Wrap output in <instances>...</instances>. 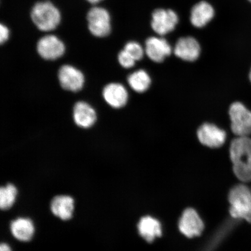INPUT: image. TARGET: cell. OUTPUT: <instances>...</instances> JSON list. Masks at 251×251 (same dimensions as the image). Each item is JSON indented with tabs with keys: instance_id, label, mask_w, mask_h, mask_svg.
<instances>
[{
	"instance_id": "ba28073f",
	"label": "cell",
	"mask_w": 251,
	"mask_h": 251,
	"mask_svg": "<svg viewBox=\"0 0 251 251\" xmlns=\"http://www.w3.org/2000/svg\"><path fill=\"white\" fill-rule=\"evenodd\" d=\"M37 50L43 58L47 60H55L64 54L65 47L57 37L50 34L42 37L39 40Z\"/></svg>"
},
{
	"instance_id": "9a60e30c",
	"label": "cell",
	"mask_w": 251,
	"mask_h": 251,
	"mask_svg": "<svg viewBox=\"0 0 251 251\" xmlns=\"http://www.w3.org/2000/svg\"><path fill=\"white\" fill-rule=\"evenodd\" d=\"M74 118L78 126L89 128L95 123L97 115L94 109L84 102H78L74 109Z\"/></svg>"
},
{
	"instance_id": "8fae6325",
	"label": "cell",
	"mask_w": 251,
	"mask_h": 251,
	"mask_svg": "<svg viewBox=\"0 0 251 251\" xmlns=\"http://www.w3.org/2000/svg\"><path fill=\"white\" fill-rule=\"evenodd\" d=\"M174 51L175 55L182 60L194 62L199 58L201 47L193 37H181L176 44Z\"/></svg>"
},
{
	"instance_id": "ffe728a7",
	"label": "cell",
	"mask_w": 251,
	"mask_h": 251,
	"mask_svg": "<svg viewBox=\"0 0 251 251\" xmlns=\"http://www.w3.org/2000/svg\"><path fill=\"white\" fill-rule=\"evenodd\" d=\"M18 191L14 185L8 184L0 189V207L6 210L14 205L17 197Z\"/></svg>"
},
{
	"instance_id": "7a4b0ae2",
	"label": "cell",
	"mask_w": 251,
	"mask_h": 251,
	"mask_svg": "<svg viewBox=\"0 0 251 251\" xmlns=\"http://www.w3.org/2000/svg\"><path fill=\"white\" fill-rule=\"evenodd\" d=\"M30 17L35 26L43 31L55 29L61 20L60 11L49 1L38 2L34 4L31 9Z\"/></svg>"
},
{
	"instance_id": "8992f818",
	"label": "cell",
	"mask_w": 251,
	"mask_h": 251,
	"mask_svg": "<svg viewBox=\"0 0 251 251\" xmlns=\"http://www.w3.org/2000/svg\"><path fill=\"white\" fill-rule=\"evenodd\" d=\"M197 137L202 145L216 149L222 147L226 140L227 134L217 126L205 123L200 126L197 130Z\"/></svg>"
},
{
	"instance_id": "2e32d148",
	"label": "cell",
	"mask_w": 251,
	"mask_h": 251,
	"mask_svg": "<svg viewBox=\"0 0 251 251\" xmlns=\"http://www.w3.org/2000/svg\"><path fill=\"white\" fill-rule=\"evenodd\" d=\"M51 211L55 216L63 221L72 218L74 210V200L68 196H58L52 199Z\"/></svg>"
},
{
	"instance_id": "44dd1931",
	"label": "cell",
	"mask_w": 251,
	"mask_h": 251,
	"mask_svg": "<svg viewBox=\"0 0 251 251\" xmlns=\"http://www.w3.org/2000/svg\"><path fill=\"white\" fill-rule=\"evenodd\" d=\"M124 50L134 58L136 61H140L143 58L144 50L139 43L130 42L125 45Z\"/></svg>"
},
{
	"instance_id": "ac0fdd59",
	"label": "cell",
	"mask_w": 251,
	"mask_h": 251,
	"mask_svg": "<svg viewBox=\"0 0 251 251\" xmlns=\"http://www.w3.org/2000/svg\"><path fill=\"white\" fill-rule=\"evenodd\" d=\"M138 229L141 236L149 243L152 242L156 237L161 236L162 234L161 224L150 216L141 219Z\"/></svg>"
},
{
	"instance_id": "5b68a950",
	"label": "cell",
	"mask_w": 251,
	"mask_h": 251,
	"mask_svg": "<svg viewBox=\"0 0 251 251\" xmlns=\"http://www.w3.org/2000/svg\"><path fill=\"white\" fill-rule=\"evenodd\" d=\"M88 27L90 33L97 37L109 35L111 31V17L106 9L94 7L87 15Z\"/></svg>"
},
{
	"instance_id": "277c9868",
	"label": "cell",
	"mask_w": 251,
	"mask_h": 251,
	"mask_svg": "<svg viewBox=\"0 0 251 251\" xmlns=\"http://www.w3.org/2000/svg\"><path fill=\"white\" fill-rule=\"evenodd\" d=\"M231 129L237 137H248L251 134V111L243 103L235 102L228 111Z\"/></svg>"
},
{
	"instance_id": "484cf974",
	"label": "cell",
	"mask_w": 251,
	"mask_h": 251,
	"mask_svg": "<svg viewBox=\"0 0 251 251\" xmlns=\"http://www.w3.org/2000/svg\"><path fill=\"white\" fill-rule=\"evenodd\" d=\"M250 80L251 81V72H250Z\"/></svg>"
},
{
	"instance_id": "52a82bcc",
	"label": "cell",
	"mask_w": 251,
	"mask_h": 251,
	"mask_svg": "<svg viewBox=\"0 0 251 251\" xmlns=\"http://www.w3.org/2000/svg\"><path fill=\"white\" fill-rule=\"evenodd\" d=\"M178 18L172 9H157L152 15L151 27L160 36L171 32L178 24Z\"/></svg>"
},
{
	"instance_id": "5bb4252c",
	"label": "cell",
	"mask_w": 251,
	"mask_h": 251,
	"mask_svg": "<svg viewBox=\"0 0 251 251\" xmlns=\"http://www.w3.org/2000/svg\"><path fill=\"white\" fill-rule=\"evenodd\" d=\"M215 15V10L212 6L206 1H201L194 6L191 11L190 21L194 26L203 27Z\"/></svg>"
},
{
	"instance_id": "4316f807",
	"label": "cell",
	"mask_w": 251,
	"mask_h": 251,
	"mask_svg": "<svg viewBox=\"0 0 251 251\" xmlns=\"http://www.w3.org/2000/svg\"><path fill=\"white\" fill-rule=\"evenodd\" d=\"M249 1L251 2V0H249Z\"/></svg>"
},
{
	"instance_id": "cb8c5ba5",
	"label": "cell",
	"mask_w": 251,
	"mask_h": 251,
	"mask_svg": "<svg viewBox=\"0 0 251 251\" xmlns=\"http://www.w3.org/2000/svg\"><path fill=\"white\" fill-rule=\"evenodd\" d=\"M0 251H12V250L7 244L2 243L0 246Z\"/></svg>"
},
{
	"instance_id": "7c38bea8",
	"label": "cell",
	"mask_w": 251,
	"mask_h": 251,
	"mask_svg": "<svg viewBox=\"0 0 251 251\" xmlns=\"http://www.w3.org/2000/svg\"><path fill=\"white\" fill-rule=\"evenodd\" d=\"M172 47L168 41L160 37H151L146 42L145 52L151 60L160 63L171 54Z\"/></svg>"
},
{
	"instance_id": "d4e9b609",
	"label": "cell",
	"mask_w": 251,
	"mask_h": 251,
	"mask_svg": "<svg viewBox=\"0 0 251 251\" xmlns=\"http://www.w3.org/2000/svg\"><path fill=\"white\" fill-rule=\"evenodd\" d=\"M87 2L90 3L92 4H98L100 2L102 1V0H86Z\"/></svg>"
},
{
	"instance_id": "9c48e42d",
	"label": "cell",
	"mask_w": 251,
	"mask_h": 251,
	"mask_svg": "<svg viewBox=\"0 0 251 251\" xmlns=\"http://www.w3.org/2000/svg\"><path fill=\"white\" fill-rule=\"evenodd\" d=\"M59 82L63 89L76 92L83 86L84 77L80 71L70 65H64L58 72Z\"/></svg>"
},
{
	"instance_id": "e0dca14e",
	"label": "cell",
	"mask_w": 251,
	"mask_h": 251,
	"mask_svg": "<svg viewBox=\"0 0 251 251\" xmlns=\"http://www.w3.org/2000/svg\"><path fill=\"white\" fill-rule=\"evenodd\" d=\"M10 230L16 239L25 242L30 241L34 233L33 222L28 218H20L12 221Z\"/></svg>"
},
{
	"instance_id": "d6986e66",
	"label": "cell",
	"mask_w": 251,
	"mask_h": 251,
	"mask_svg": "<svg viewBox=\"0 0 251 251\" xmlns=\"http://www.w3.org/2000/svg\"><path fill=\"white\" fill-rule=\"evenodd\" d=\"M127 81L131 89L139 93L146 92L151 83L150 75L143 70H138L130 74L127 78Z\"/></svg>"
},
{
	"instance_id": "603a6c76",
	"label": "cell",
	"mask_w": 251,
	"mask_h": 251,
	"mask_svg": "<svg viewBox=\"0 0 251 251\" xmlns=\"http://www.w3.org/2000/svg\"><path fill=\"white\" fill-rule=\"evenodd\" d=\"M9 30L5 25L2 24L0 25V42L1 45L9 39Z\"/></svg>"
},
{
	"instance_id": "3957f363",
	"label": "cell",
	"mask_w": 251,
	"mask_h": 251,
	"mask_svg": "<svg viewBox=\"0 0 251 251\" xmlns=\"http://www.w3.org/2000/svg\"><path fill=\"white\" fill-rule=\"evenodd\" d=\"M230 213L235 219L251 223V191L243 184L234 187L229 193Z\"/></svg>"
},
{
	"instance_id": "30bf717a",
	"label": "cell",
	"mask_w": 251,
	"mask_h": 251,
	"mask_svg": "<svg viewBox=\"0 0 251 251\" xmlns=\"http://www.w3.org/2000/svg\"><path fill=\"white\" fill-rule=\"evenodd\" d=\"M178 226L181 233L189 238L199 236L204 228L201 219L195 210L191 208L185 210Z\"/></svg>"
},
{
	"instance_id": "4fadbf2b",
	"label": "cell",
	"mask_w": 251,
	"mask_h": 251,
	"mask_svg": "<svg viewBox=\"0 0 251 251\" xmlns=\"http://www.w3.org/2000/svg\"><path fill=\"white\" fill-rule=\"evenodd\" d=\"M103 96L106 102L115 108H121L126 104L128 93L121 84L110 83L103 90Z\"/></svg>"
},
{
	"instance_id": "7402d4cb",
	"label": "cell",
	"mask_w": 251,
	"mask_h": 251,
	"mask_svg": "<svg viewBox=\"0 0 251 251\" xmlns=\"http://www.w3.org/2000/svg\"><path fill=\"white\" fill-rule=\"evenodd\" d=\"M118 61L122 67L125 68H131L134 67L136 61L124 49L119 52Z\"/></svg>"
},
{
	"instance_id": "6da1fadb",
	"label": "cell",
	"mask_w": 251,
	"mask_h": 251,
	"mask_svg": "<svg viewBox=\"0 0 251 251\" xmlns=\"http://www.w3.org/2000/svg\"><path fill=\"white\" fill-rule=\"evenodd\" d=\"M230 158L233 171L241 181H251V139L248 137H237L231 141Z\"/></svg>"
}]
</instances>
